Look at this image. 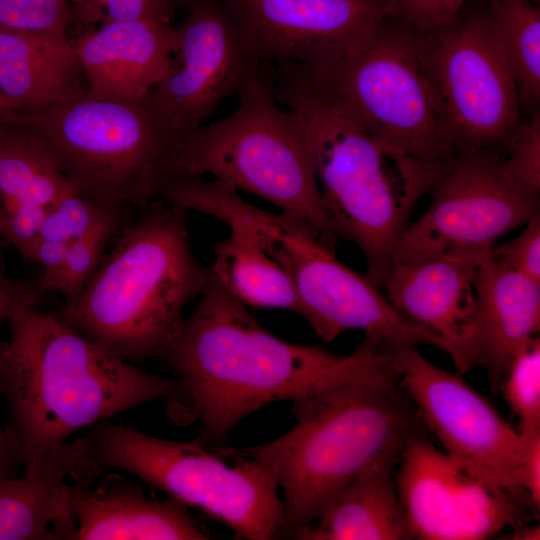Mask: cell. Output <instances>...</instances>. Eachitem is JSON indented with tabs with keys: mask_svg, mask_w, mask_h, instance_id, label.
Instances as JSON below:
<instances>
[{
	"mask_svg": "<svg viewBox=\"0 0 540 540\" xmlns=\"http://www.w3.org/2000/svg\"><path fill=\"white\" fill-rule=\"evenodd\" d=\"M515 238L491 247V254L519 274L540 284V213Z\"/></svg>",
	"mask_w": 540,
	"mask_h": 540,
	"instance_id": "obj_32",
	"label": "cell"
},
{
	"mask_svg": "<svg viewBox=\"0 0 540 540\" xmlns=\"http://www.w3.org/2000/svg\"><path fill=\"white\" fill-rule=\"evenodd\" d=\"M442 137L455 155L500 152L524 119L517 88L487 29L485 0L447 25L414 32Z\"/></svg>",
	"mask_w": 540,
	"mask_h": 540,
	"instance_id": "obj_9",
	"label": "cell"
},
{
	"mask_svg": "<svg viewBox=\"0 0 540 540\" xmlns=\"http://www.w3.org/2000/svg\"><path fill=\"white\" fill-rule=\"evenodd\" d=\"M39 239L73 242L70 233L53 207H49L41 222Z\"/></svg>",
	"mask_w": 540,
	"mask_h": 540,
	"instance_id": "obj_37",
	"label": "cell"
},
{
	"mask_svg": "<svg viewBox=\"0 0 540 540\" xmlns=\"http://www.w3.org/2000/svg\"><path fill=\"white\" fill-rule=\"evenodd\" d=\"M72 242H58L38 239L34 244L29 261L39 264L43 275L38 279L42 292L47 290L49 283L61 270Z\"/></svg>",
	"mask_w": 540,
	"mask_h": 540,
	"instance_id": "obj_36",
	"label": "cell"
},
{
	"mask_svg": "<svg viewBox=\"0 0 540 540\" xmlns=\"http://www.w3.org/2000/svg\"><path fill=\"white\" fill-rule=\"evenodd\" d=\"M237 96L232 113L181 141L177 177L208 174L255 194L307 221L335 252L339 238L323 208L306 129L278 106L269 62H261Z\"/></svg>",
	"mask_w": 540,
	"mask_h": 540,
	"instance_id": "obj_8",
	"label": "cell"
},
{
	"mask_svg": "<svg viewBox=\"0 0 540 540\" xmlns=\"http://www.w3.org/2000/svg\"><path fill=\"white\" fill-rule=\"evenodd\" d=\"M51 207L58 213L73 240L84 236L109 209L82 197L72 187L63 192Z\"/></svg>",
	"mask_w": 540,
	"mask_h": 540,
	"instance_id": "obj_33",
	"label": "cell"
},
{
	"mask_svg": "<svg viewBox=\"0 0 540 540\" xmlns=\"http://www.w3.org/2000/svg\"><path fill=\"white\" fill-rule=\"evenodd\" d=\"M175 26L177 64L149 94L161 121L182 141L222 100L238 95L261 62L248 54L222 0H189Z\"/></svg>",
	"mask_w": 540,
	"mask_h": 540,
	"instance_id": "obj_14",
	"label": "cell"
},
{
	"mask_svg": "<svg viewBox=\"0 0 540 540\" xmlns=\"http://www.w3.org/2000/svg\"><path fill=\"white\" fill-rule=\"evenodd\" d=\"M84 437L53 446L32 470L0 477V540H75L66 481L79 464Z\"/></svg>",
	"mask_w": 540,
	"mask_h": 540,
	"instance_id": "obj_19",
	"label": "cell"
},
{
	"mask_svg": "<svg viewBox=\"0 0 540 540\" xmlns=\"http://www.w3.org/2000/svg\"><path fill=\"white\" fill-rule=\"evenodd\" d=\"M182 7H185L189 0H178Z\"/></svg>",
	"mask_w": 540,
	"mask_h": 540,
	"instance_id": "obj_42",
	"label": "cell"
},
{
	"mask_svg": "<svg viewBox=\"0 0 540 540\" xmlns=\"http://www.w3.org/2000/svg\"><path fill=\"white\" fill-rule=\"evenodd\" d=\"M430 195L396 240L392 265L481 253L540 213L539 192L510 177L495 149L456 155Z\"/></svg>",
	"mask_w": 540,
	"mask_h": 540,
	"instance_id": "obj_11",
	"label": "cell"
},
{
	"mask_svg": "<svg viewBox=\"0 0 540 540\" xmlns=\"http://www.w3.org/2000/svg\"><path fill=\"white\" fill-rule=\"evenodd\" d=\"M73 22L83 27L156 20L169 23L182 7L178 0H69Z\"/></svg>",
	"mask_w": 540,
	"mask_h": 540,
	"instance_id": "obj_28",
	"label": "cell"
},
{
	"mask_svg": "<svg viewBox=\"0 0 540 540\" xmlns=\"http://www.w3.org/2000/svg\"><path fill=\"white\" fill-rule=\"evenodd\" d=\"M471 0H381L384 17L394 18L416 33L452 22Z\"/></svg>",
	"mask_w": 540,
	"mask_h": 540,
	"instance_id": "obj_31",
	"label": "cell"
},
{
	"mask_svg": "<svg viewBox=\"0 0 540 540\" xmlns=\"http://www.w3.org/2000/svg\"><path fill=\"white\" fill-rule=\"evenodd\" d=\"M149 94L127 100L86 91L63 104L16 113L79 195L106 208L140 210L177 177L181 143L154 111Z\"/></svg>",
	"mask_w": 540,
	"mask_h": 540,
	"instance_id": "obj_7",
	"label": "cell"
},
{
	"mask_svg": "<svg viewBox=\"0 0 540 540\" xmlns=\"http://www.w3.org/2000/svg\"><path fill=\"white\" fill-rule=\"evenodd\" d=\"M83 71L66 35L0 28V93L12 111L42 110L85 94Z\"/></svg>",
	"mask_w": 540,
	"mask_h": 540,
	"instance_id": "obj_21",
	"label": "cell"
},
{
	"mask_svg": "<svg viewBox=\"0 0 540 540\" xmlns=\"http://www.w3.org/2000/svg\"><path fill=\"white\" fill-rule=\"evenodd\" d=\"M501 154L510 177L540 192V111L521 121Z\"/></svg>",
	"mask_w": 540,
	"mask_h": 540,
	"instance_id": "obj_30",
	"label": "cell"
},
{
	"mask_svg": "<svg viewBox=\"0 0 540 540\" xmlns=\"http://www.w3.org/2000/svg\"><path fill=\"white\" fill-rule=\"evenodd\" d=\"M269 74L277 102L306 129L323 208L337 237L361 250L365 274L381 288L396 240L454 158H421L381 141L305 66L277 60Z\"/></svg>",
	"mask_w": 540,
	"mask_h": 540,
	"instance_id": "obj_3",
	"label": "cell"
},
{
	"mask_svg": "<svg viewBox=\"0 0 540 540\" xmlns=\"http://www.w3.org/2000/svg\"><path fill=\"white\" fill-rule=\"evenodd\" d=\"M7 111H12V110L9 107V105H8L7 101L5 100V98L0 93V113L7 112Z\"/></svg>",
	"mask_w": 540,
	"mask_h": 540,
	"instance_id": "obj_40",
	"label": "cell"
},
{
	"mask_svg": "<svg viewBox=\"0 0 540 540\" xmlns=\"http://www.w3.org/2000/svg\"><path fill=\"white\" fill-rule=\"evenodd\" d=\"M210 275L246 307L289 310L302 316L294 284L284 269L246 237L231 231L215 243Z\"/></svg>",
	"mask_w": 540,
	"mask_h": 540,
	"instance_id": "obj_24",
	"label": "cell"
},
{
	"mask_svg": "<svg viewBox=\"0 0 540 540\" xmlns=\"http://www.w3.org/2000/svg\"><path fill=\"white\" fill-rule=\"evenodd\" d=\"M481 253H455L414 264H394L381 287L405 318L444 343L461 374L482 368V330L475 286Z\"/></svg>",
	"mask_w": 540,
	"mask_h": 540,
	"instance_id": "obj_16",
	"label": "cell"
},
{
	"mask_svg": "<svg viewBox=\"0 0 540 540\" xmlns=\"http://www.w3.org/2000/svg\"><path fill=\"white\" fill-rule=\"evenodd\" d=\"M123 208H109L95 225L70 245L66 260L47 290H56L65 303L75 299L100 266L107 247L124 225Z\"/></svg>",
	"mask_w": 540,
	"mask_h": 540,
	"instance_id": "obj_26",
	"label": "cell"
},
{
	"mask_svg": "<svg viewBox=\"0 0 540 540\" xmlns=\"http://www.w3.org/2000/svg\"><path fill=\"white\" fill-rule=\"evenodd\" d=\"M4 343H5V340L4 341L0 340V356L4 347Z\"/></svg>",
	"mask_w": 540,
	"mask_h": 540,
	"instance_id": "obj_41",
	"label": "cell"
},
{
	"mask_svg": "<svg viewBox=\"0 0 540 540\" xmlns=\"http://www.w3.org/2000/svg\"><path fill=\"white\" fill-rule=\"evenodd\" d=\"M491 249V248H490ZM481 253L475 286L482 330V368L499 392L516 355L540 331V284Z\"/></svg>",
	"mask_w": 540,
	"mask_h": 540,
	"instance_id": "obj_20",
	"label": "cell"
},
{
	"mask_svg": "<svg viewBox=\"0 0 540 540\" xmlns=\"http://www.w3.org/2000/svg\"><path fill=\"white\" fill-rule=\"evenodd\" d=\"M489 36L515 82L521 114L540 107V8L527 0H485Z\"/></svg>",
	"mask_w": 540,
	"mask_h": 540,
	"instance_id": "obj_25",
	"label": "cell"
},
{
	"mask_svg": "<svg viewBox=\"0 0 540 540\" xmlns=\"http://www.w3.org/2000/svg\"><path fill=\"white\" fill-rule=\"evenodd\" d=\"M386 345L402 386L443 450L528 507L518 482L522 448L519 430L461 373L438 367L421 354L418 346Z\"/></svg>",
	"mask_w": 540,
	"mask_h": 540,
	"instance_id": "obj_12",
	"label": "cell"
},
{
	"mask_svg": "<svg viewBox=\"0 0 540 540\" xmlns=\"http://www.w3.org/2000/svg\"><path fill=\"white\" fill-rule=\"evenodd\" d=\"M161 359L187 390L192 420L200 423L195 439L215 448L245 417L303 394L344 356L272 335L208 271L196 307Z\"/></svg>",
	"mask_w": 540,
	"mask_h": 540,
	"instance_id": "obj_4",
	"label": "cell"
},
{
	"mask_svg": "<svg viewBox=\"0 0 540 540\" xmlns=\"http://www.w3.org/2000/svg\"><path fill=\"white\" fill-rule=\"evenodd\" d=\"M527 1L533 2V3H535V4H539V3H540V0H527Z\"/></svg>",
	"mask_w": 540,
	"mask_h": 540,
	"instance_id": "obj_44",
	"label": "cell"
},
{
	"mask_svg": "<svg viewBox=\"0 0 540 540\" xmlns=\"http://www.w3.org/2000/svg\"><path fill=\"white\" fill-rule=\"evenodd\" d=\"M502 539L513 540H539V526H527L526 523L511 529L509 534H506Z\"/></svg>",
	"mask_w": 540,
	"mask_h": 540,
	"instance_id": "obj_39",
	"label": "cell"
},
{
	"mask_svg": "<svg viewBox=\"0 0 540 540\" xmlns=\"http://www.w3.org/2000/svg\"><path fill=\"white\" fill-rule=\"evenodd\" d=\"M71 185L15 111L0 113V235L49 208Z\"/></svg>",
	"mask_w": 540,
	"mask_h": 540,
	"instance_id": "obj_23",
	"label": "cell"
},
{
	"mask_svg": "<svg viewBox=\"0 0 540 540\" xmlns=\"http://www.w3.org/2000/svg\"><path fill=\"white\" fill-rule=\"evenodd\" d=\"M22 469L7 436L0 424V477H17Z\"/></svg>",
	"mask_w": 540,
	"mask_h": 540,
	"instance_id": "obj_38",
	"label": "cell"
},
{
	"mask_svg": "<svg viewBox=\"0 0 540 540\" xmlns=\"http://www.w3.org/2000/svg\"><path fill=\"white\" fill-rule=\"evenodd\" d=\"M3 245H0V250ZM38 280L11 278L7 275L0 257V323L7 321L24 306L37 304L42 295Z\"/></svg>",
	"mask_w": 540,
	"mask_h": 540,
	"instance_id": "obj_35",
	"label": "cell"
},
{
	"mask_svg": "<svg viewBox=\"0 0 540 540\" xmlns=\"http://www.w3.org/2000/svg\"><path fill=\"white\" fill-rule=\"evenodd\" d=\"M73 23L69 0H0V28L66 35Z\"/></svg>",
	"mask_w": 540,
	"mask_h": 540,
	"instance_id": "obj_29",
	"label": "cell"
},
{
	"mask_svg": "<svg viewBox=\"0 0 540 540\" xmlns=\"http://www.w3.org/2000/svg\"><path fill=\"white\" fill-rule=\"evenodd\" d=\"M124 224L92 278L56 314L79 334L131 362L162 358L199 297L208 267L196 259L188 210L156 200Z\"/></svg>",
	"mask_w": 540,
	"mask_h": 540,
	"instance_id": "obj_5",
	"label": "cell"
},
{
	"mask_svg": "<svg viewBox=\"0 0 540 540\" xmlns=\"http://www.w3.org/2000/svg\"><path fill=\"white\" fill-rule=\"evenodd\" d=\"M398 464L397 489L414 539L483 540L527 521L506 490L437 448L427 434L406 443Z\"/></svg>",
	"mask_w": 540,
	"mask_h": 540,
	"instance_id": "obj_13",
	"label": "cell"
},
{
	"mask_svg": "<svg viewBox=\"0 0 540 540\" xmlns=\"http://www.w3.org/2000/svg\"><path fill=\"white\" fill-rule=\"evenodd\" d=\"M4 244H6V242H5V240H4V239L1 237V235H0V245H4Z\"/></svg>",
	"mask_w": 540,
	"mask_h": 540,
	"instance_id": "obj_43",
	"label": "cell"
},
{
	"mask_svg": "<svg viewBox=\"0 0 540 540\" xmlns=\"http://www.w3.org/2000/svg\"><path fill=\"white\" fill-rule=\"evenodd\" d=\"M75 540H207L210 534L183 503L147 497L115 470L91 487L69 483Z\"/></svg>",
	"mask_w": 540,
	"mask_h": 540,
	"instance_id": "obj_18",
	"label": "cell"
},
{
	"mask_svg": "<svg viewBox=\"0 0 540 540\" xmlns=\"http://www.w3.org/2000/svg\"><path fill=\"white\" fill-rule=\"evenodd\" d=\"M70 480L92 486L111 470L128 472L222 522L247 540L278 539L283 502L273 475L231 448L209 450L196 439H161L107 420L88 428Z\"/></svg>",
	"mask_w": 540,
	"mask_h": 540,
	"instance_id": "obj_6",
	"label": "cell"
},
{
	"mask_svg": "<svg viewBox=\"0 0 540 540\" xmlns=\"http://www.w3.org/2000/svg\"><path fill=\"white\" fill-rule=\"evenodd\" d=\"M9 339L0 356V396L6 436L23 472L78 431L152 401L191 419L190 400L176 378L125 361L85 338L56 312L37 304L7 319Z\"/></svg>",
	"mask_w": 540,
	"mask_h": 540,
	"instance_id": "obj_2",
	"label": "cell"
},
{
	"mask_svg": "<svg viewBox=\"0 0 540 540\" xmlns=\"http://www.w3.org/2000/svg\"><path fill=\"white\" fill-rule=\"evenodd\" d=\"M519 487L534 516L540 509V429L521 433Z\"/></svg>",
	"mask_w": 540,
	"mask_h": 540,
	"instance_id": "obj_34",
	"label": "cell"
},
{
	"mask_svg": "<svg viewBox=\"0 0 540 540\" xmlns=\"http://www.w3.org/2000/svg\"><path fill=\"white\" fill-rule=\"evenodd\" d=\"M399 455L364 468L302 534L303 540H411L395 467Z\"/></svg>",
	"mask_w": 540,
	"mask_h": 540,
	"instance_id": "obj_22",
	"label": "cell"
},
{
	"mask_svg": "<svg viewBox=\"0 0 540 540\" xmlns=\"http://www.w3.org/2000/svg\"><path fill=\"white\" fill-rule=\"evenodd\" d=\"M291 401L292 429L259 446L232 448L264 466L281 489L278 539H300L364 468L401 456L412 437L429 435L387 345L368 336Z\"/></svg>",
	"mask_w": 540,
	"mask_h": 540,
	"instance_id": "obj_1",
	"label": "cell"
},
{
	"mask_svg": "<svg viewBox=\"0 0 540 540\" xmlns=\"http://www.w3.org/2000/svg\"><path fill=\"white\" fill-rule=\"evenodd\" d=\"M316 74L381 141L421 158L456 156L441 135L414 31L402 22L382 18L336 66Z\"/></svg>",
	"mask_w": 540,
	"mask_h": 540,
	"instance_id": "obj_10",
	"label": "cell"
},
{
	"mask_svg": "<svg viewBox=\"0 0 540 540\" xmlns=\"http://www.w3.org/2000/svg\"><path fill=\"white\" fill-rule=\"evenodd\" d=\"M519 420V432L540 429V337L513 359L500 391Z\"/></svg>",
	"mask_w": 540,
	"mask_h": 540,
	"instance_id": "obj_27",
	"label": "cell"
},
{
	"mask_svg": "<svg viewBox=\"0 0 540 540\" xmlns=\"http://www.w3.org/2000/svg\"><path fill=\"white\" fill-rule=\"evenodd\" d=\"M249 56L326 73L384 18L381 0H222Z\"/></svg>",
	"mask_w": 540,
	"mask_h": 540,
	"instance_id": "obj_15",
	"label": "cell"
},
{
	"mask_svg": "<svg viewBox=\"0 0 540 540\" xmlns=\"http://www.w3.org/2000/svg\"><path fill=\"white\" fill-rule=\"evenodd\" d=\"M71 42L88 82L87 93L135 100L146 97L170 73L177 32L156 20L115 22Z\"/></svg>",
	"mask_w": 540,
	"mask_h": 540,
	"instance_id": "obj_17",
	"label": "cell"
}]
</instances>
